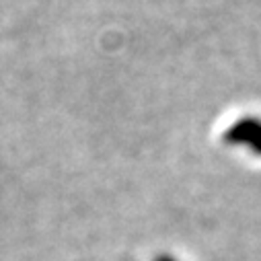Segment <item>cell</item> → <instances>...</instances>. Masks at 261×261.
I'll use <instances>...</instances> for the list:
<instances>
[{
  "label": "cell",
  "mask_w": 261,
  "mask_h": 261,
  "mask_svg": "<svg viewBox=\"0 0 261 261\" xmlns=\"http://www.w3.org/2000/svg\"><path fill=\"white\" fill-rule=\"evenodd\" d=\"M222 140L230 146H247L253 154L261 156V119L255 115L239 117L224 129Z\"/></svg>",
  "instance_id": "obj_1"
},
{
  "label": "cell",
  "mask_w": 261,
  "mask_h": 261,
  "mask_svg": "<svg viewBox=\"0 0 261 261\" xmlns=\"http://www.w3.org/2000/svg\"><path fill=\"white\" fill-rule=\"evenodd\" d=\"M154 261H177V259L171 255H159V257H154Z\"/></svg>",
  "instance_id": "obj_2"
}]
</instances>
